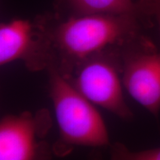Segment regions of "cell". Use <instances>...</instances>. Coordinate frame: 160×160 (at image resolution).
<instances>
[{"mask_svg":"<svg viewBox=\"0 0 160 160\" xmlns=\"http://www.w3.org/2000/svg\"><path fill=\"white\" fill-rule=\"evenodd\" d=\"M35 18L48 50L47 71L65 78L92 56L110 49L127 48L145 39V31L152 24L151 18L142 11L69 17L53 13Z\"/></svg>","mask_w":160,"mask_h":160,"instance_id":"obj_1","label":"cell"},{"mask_svg":"<svg viewBox=\"0 0 160 160\" xmlns=\"http://www.w3.org/2000/svg\"><path fill=\"white\" fill-rule=\"evenodd\" d=\"M47 73L49 96L59 128V139L53 145V153L63 157L78 146L109 145L107 127L94 105L62 76L52 70Z\"/></svg>","mask_w":160,"mask_h":160,"instance_id":"obj_2","label":"cell"},{"mask_svg":"<svg viewBox=\"0 0 160 160\" xmlns=\"http://www.w3.org/2000/svg\"><path fill=\"white\" fill-rule=\"evenodd\" d=\"M124 50L110 49L92 56L65 79L93 105L131 121L133 114L124 97L122 80Z\"/></svg>","mask_w":160,"mask_h":160,"instance_id":"obj_3","label":"cell"},{"mask_svg":"<svg viewBox=\"0 0 160 160\" xmlns=\"http://www.w3.org/2000/svg\"><path fill=\"white\" fill-rule=\"evenodd\" d=\"M52 126L48 109L5 115L0 121V160H51L47 141Z\"/></svg>","mask_w":160,"mask_h":160,"instance_id":"obj_4","label":"cell"},{"mask_svg":"<svg viewBox=\"0 0 160 160\" xmlns=\"http://www.w3.org/2000/svg\"><path fill=\"white\" fill-rule=\"evenodd\" d=\"M122 80L130 96L157 117L160 111V52L148 37L124 50Z\"/></svg>","mask_w":160,"mask_h":160,"instance_id":"obj_5","label":"cell"},{"mask_svg":"<svg viewBox=\"0 0 160 160\" xmlns=\"http://www.w3.org/2000/svg\"><path fill=\"white\" fill-rule=\"evenodd\" d=\"M21 61L32 72L47 71V44L37 19H13L0 24V65Z\"/></svg>","mask_w":160,"mask_h":160,"instance_id":"obj_6","label":"cell"},{"mask_svg":"<svg viewBox=\"0 0 160 160\" xmlns=\"http://www.w3.org/2000/svg\"><path fill=\"white\" fill-rule=\"evenodd\" d=\"M133 0H55L54 13L61 17L120 15L142 12Z\"/></svg>","mask_w":160,"mask_h":160,"instance_id":"obj_7","label":"cell"},{"mask_svg":"<svg viewBox=\"0 0 160 160\" xmlns=\"http://www.w3.org/2000/svg\"><path fill=\"white\" fill-rule=\"evenodd\" d=\"M110 160H160V148L133 151L117 142L110 147Z\"/></svg>","mask_w":160,"mask_h":160,"instance_id":"obj_8","label":"cell"},{"mask_svg":"<svg viewBox=\"0 0 160 160\" xmlns=\"http://www.w3.org/2000/svg\"><path fill=\"white\" fill-rule=\"evenodd\" d=\"M137 2L145 14L157 20L160 31V0H138Z\"/></svg>","mask_w":160,"mask_h":160,"instance_id":"obj_9","label":"cell"},{"mask_svg":"<svg viewBox=\"0 0 160 160\" xmlns=\"http://www.w3.org/2000/svg\"><path fill=\"white\" fill-rule=\"evenodd\" d=\"M95 160H100V159H99V158L97 157V158H96V159H95Z\"/></svg>","mask_w":160,"mask_h":160,"instance_id":"obj_10","label":"cell"}]
</instances>
